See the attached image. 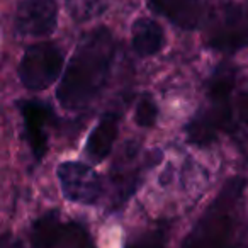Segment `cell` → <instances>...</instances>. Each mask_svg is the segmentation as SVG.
<instances>
[{"instance_id":"obj_1","label":"cell","mask_w":248,"mask_h":248,"mask_svg":"<svg viewBox=\"0 0 248 248\" xmlns=\"http://www.w3.org/2000/svg\"><path fill=\"white\" fill-rule=\"evenodd\" d=\"M116 41L107 28L87 32L77 45L56 90L66 110H80L97 99L109 78Z\"/></svg>"},{"instance_id":"obj_2","label":"cell","mask_w":248,"mask_h":248,"mask_svg":"<svg viewBox=\"0 0 248 248\" xmlns=\"http://www.w3.org/2000/svg\"><path fill=\"white\" fill-rule=\"evenodd\" d=\"M247 180H226L196 226L184 240L182 248H245L243 194Z\"/></svg>"},{"instance_id":"obj_3","label":"cell","mask_w":248,"mask_h":248,"mask_svg":"<svg viewBox=\"0 0 248 248\" xmlns=\"http://www.w3.org/2000/svg\"><path fill=\"white\" fill-rule=\"evenodd\" d=\"M236 70L230 62H223L207 83V107L197 112L187 126L189 141L196 145H209L221 131H233V104L231 93L234 89Z\"/></svg>"},{"instance_id":"obj_4","label":"cell","mask_w":248,"mask_h":248,"mask_svg":"<svg viewBox=\"0 0 248 248\" xmlns=\"http://www.w3.org/2000/svg\"><path fill=\"white\" fill-rule=\"evenodd\" d=\"M206 43L224 53L248 46V12L233 2L216 5L207 16Z\"/></svg>"},{"instance_id":"obj_5","label":"cell","mask_w":248,"mask_h":248,"mask_svg":"<svg viewBox=\"0 0 248 248\" xmlns=\"http://www.w3.org/2000/svg\"><path fill=\"white\" fill-rule=\"evenodd\" d=\"M63 68V53L53 43H36L26 48L19 63V78L29 90L48 89Z\"/></svg>"},{"instance_id":"obj_6","label":"cell","mask_w":248,"mask_h":248,"mask_svg":"<svg viewBox=\"0 0 248 248\" xmlns=\"http://www.w3.org/2000/svg\"><path fill=\"white\" fill-rule=\"evenodd\" d=\"M63 196L77 204L92 206L102 196V179L90 165L63 162L56 170Z\"/></svg>"},{"instance_id":"obj_7","label":"cell","mask_w":248,"mask_h":248,"mask_svg":"<svg viewBox=\"0 0 248 248\" xmlns=\"http://www.w3.org/2000/svg\"><path fill=\"white\" fill-rule=\"evenodd\" d=\"M58 24L56 0H21L14 17V28L19 34L29 38L49 36Z\"/></svg>"},{"instance_id":"obj_8","label":"cell","mask_w":248,"mask_h":248,"mask_svg":"<svg viewBox=\"0 0 248 248\" xmlns=\"http://www.w3.org/2000/svg\"><path fill=\"white\" fill-rule=\"evenodd\" d=\"M26 140L36 160H41L48 150V128L53 119L51 109L41 102L24 100L19 104Z\"/></svg>"},{"instance_id":"obj_9","label":"cell","mask_w":248,"mask_h":248,"mask_svg":"<svg viewBox=\"0 0 248 248\" xmlns=\"http://www.w3.org/2000/svg\"><path fill=\"white\" fill-rule=\"evenodd\" d=\"M148 7L184 31H194L206 19L204 0H148Z\"/></svg>"},{"instance_id":"obj_10","label":"cell","mask_w":248,"mask_h":248,"mask_svg":"<svg viewBox=\"0 0 248 248\" xmlns=\"http://www.w3.org/2000/svg\"><path fill=\"white\" fill-rule=\"evenodd\" d=\"M119 131V117L117 114H106L90 131L85 143V155L93 163H100L109 156L114 141Z\"/></svg>"},{"instance_id":"obj_11","label":"cell","mask_w":248,"mask_h":248,"mask_svg":"<svg viewBox=\"0 0 248 248\" xmlns=\"http://www.w3.org/2000/svg\"><path fill=\"white\" fill-rule=\"evenodd\" d=\"M131 43L133 49L138 53L141 58L153 56L163 48L165 45V34L163 29L160 28L158 22L153 19L141 17L135 21L131 31Z\"/></svg>"},{"instance_id":"obj_12","label":"cell","mask_w":248,"mask_h":248,"mask_svg":"<svg viewBox=\"0 0 248 248\" xmlns=\"http://www.w3.org/2000/svg\"><path fill=\"white\" fill-rule=\"evenodd\" d=\"M62 230L63 223L60 219V211L51 209L45 213L31 228V248H56Z\"/></svg>"},{"instance_id":"obj_13","label":"cell","mask_w":248,"mask_h":248,"mask_svg":"<svg viewBox=\"0 0 248 248\" xmlns=\"http://www.w3.org/2000/svg\"><path fill=\"white\" fill-rule=\"evenodd\" d=\"M56 248H95L89 230L77 221L63 223V230L60 234Z\"/></svg>"},{"instance_id":"obj_14","label":"cell","mask_w":248,"mask_h":248,"mask_svg":"<svg viewBox=\"0 0 248 248\" xmlns=\"http://www.w3.org/2000/svg\"><path fill=\"white\" fill-rule=\"evenodd\" d=\"M167 240H169V230L165 226H158L140 234L124 248H165Z\"/></svg>"},{"instance_id":"obj_15","label":"cell","mask_w":248,"mask_h":248,"mask_svg":"<svg viewBox=\"0 0 248 248\" xmlns=\"http://www.w3.org/2000/svg\"><path fill=\"white\" fill-rule=\"evenodd\" d=\"M156 117H158V107H156L155 100L152 99V95H143L136 104V124L141 128H152V126H155Z\"/></svg>"},{"instance_id":"obj_16","label":"cell","mask_w":248,"mask_h":248,"mask_svg":"<svg viewBox=\"0 0 248 248\" xmlns=\"http://www.w3.org/2000/svg\"><path fill=\"white\" fill-rule=\"evenodd\" d=\"M236 112L238 117L243 124L248 126V92H241L238 97V104H236Z\"/></svg>"},{"instance_id":"obj_17","label":"cell","mask_w":248,"mask_h":248,"mask_svg":"<svg viewBox=\"0 0 248 248\" xmlns=\"http://www.w3.org/2000/svg\"><path fill=\"white\" fill-rule=\"evenodd\" d=\"M2 248H24V247H22V243L19 240H12L9 234H4V238H2Z\"/></svg>"}]
</instances>
